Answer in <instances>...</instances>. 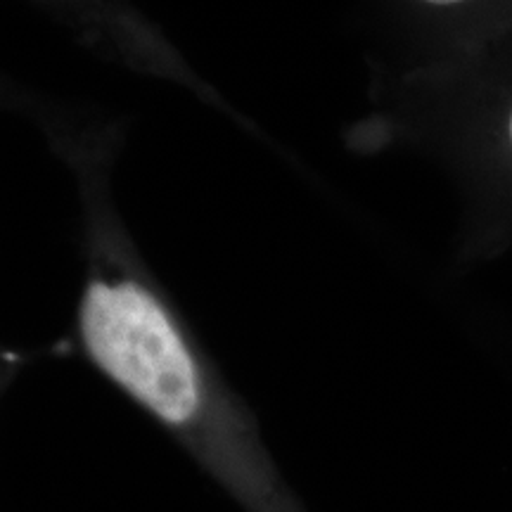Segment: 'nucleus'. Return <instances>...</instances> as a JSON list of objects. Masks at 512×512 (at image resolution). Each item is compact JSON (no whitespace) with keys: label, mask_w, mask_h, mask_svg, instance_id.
<instances>
[{"label":"nucleus","mask_w":512,"mask_h":512,"mask_svg":"<svg viewBox=\"0 0 512 512\" xmlns=\"http://www.w3.org/2000/svg\"><path fill=\"white\" fill-rule=\"evenodd\" d=\"M29 363V356L19 349H10L0 344V396L10 389L15 377L22 373V368Z\"/></svg>","instance_id":"nucleus-1"},{"label":"nucleus","mask_w":512,"mask_h":512,"mask_svg":"<svg viewBox=\"0 0 512 512\" xmlns=\"http://www.w3.org/2000/svg\"><path fill=\"white\" fill-rule=\"evenodd\" d=\"M510 140H512V117H510Z\"/></svg>","instance_id":"nucleus-2"},{"label":"nucleus","mask_w":512,"mask_h":512,"mask_svg":"<svg viewBox=\"0 0 512 512\" xmlns=\"http://www.w3.org/2000/svg\"><path fill=\"white\" fill-rule=\"evenodd\" d=\"M0 95H3V86H0Z\"/></svg>","instance_id":"nucleus-3"}]
</instances>
